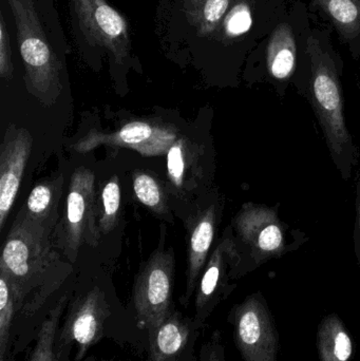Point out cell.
<instances>
[{"mask_svg":"<svg viewBox=\"0 0 360 361\" xmlns=\"http://www.w3.org/2000/svg\"><path fill=\"white\" fill-rule=\"evenodd\" d=\"M198 361H226L225 345L221 331H213L209 339L201 345Z\"/></svg>","mask_w":360,"mask_h":361,"instance_id":"cell-27","label":"cell"},{"mask_svg":"<svg viewBox=\"0 0 360 361\" xmlns=\"http://www.w3.org/2000/svg\"><path fill=\"white\" fill-rule=\"evenodd\" d=\"M185 150L186 144L184 140H175L167 152V167L171 183L175 187H181L185 176Z\"/></svg>","mask_w":360,"mask_h":361,"instance_id":"cell-23","label":"cell"},{"mask_svg":"<svg viewBox=\"0 0 360 361\" xmlns=\"http://www.w3.org/2000/svg\"><path fill=\"white\" fill-rule=\"evenodd\" d=\"M186 19L201 36L217 31L232 0H182Z\"/></svg>","mask_w":360,"mask_h":361,"instance_id":"cell-19","label":"cell"},{"mask_svg":"<svg viewBox=\"0 0 360 361\" xmlns=\"http://www.w3.org/2000/svg\"><path fill=\"white\" fill-rule=\"evenodd\" d=\"M308 53V78L297 87L312 106L336 171L348 182L359 164V149L347 126L340 68L333 57L318 44H311Z\"/></svg>","mask_w":360,"mask_h":361,"instance_id":"cell-3","label":"cell"},{"mask_svg":"<svg viewBox=\"0 0 360 361\" xmlns=\"http://www.w3.org/2000/svg\"><path fill=\"white\" fill-rule=\"evenodd\" d=\"M63 177L40 183L32 189L21 212L27 218L54 233L63 192Z\"/></svg>","mask_w":360,"mask_h":361,"instance_id":"cell-16","label":"cell"},{"mask_svg":"<svg viewBox=\"0 0 360 361\" xmlns=\"http://www.w3.org/2000/svg\"><path fill=\"white\" fill-rule=\"evenodd\" d=\"M103 214L99 219V227L101 235H107L116 228L120 207V187L118 177L114 176L105 185L101 193Z\"/></svg>","mask_w":360,"mask_h":361,"instance_id":"cell-21","label":"cell"},{"mask_svg":"<svg viewBox=\"0 0 360 361\" xmlns=\"http://www.w3.org/2000/svg\"><path fill=\"white\" fill-rule=\"evenodd\" d=\"M327 8L338 25H351L359 23L360 11L354 0H328Z\"/></svg>","mask_w":360,"mask_h":361,"instance_id":"cell-24","label":"cell"},{"mask_svg":"<svg viewBox=\"0 0 360 361\" xmlns=\"http://www.w3.org/2000/svg\"><path fill=\"white\" fill-rule=\"evenodd\" d=\"M0 75L4 80H11L13 75L10 34L2 13H0Z\"/></svg>","mask_w":360,"mask_h":361,"instance_id":"cell-26","label":"cell"},{"mask_svg":"<svg viewBox=\"0 0 360 361\" xmlns=\"http://www.w3.org/2000/svg\"><path fill=\"white\" fill-rule=\"evenodd\" d=\"M200 332L192 318L175 307L166 320L148 334V361H196L194 350Z\"/></svg>","mask_w":360,"mask_h":361,"instance_id":"cell-12","label":"cell"},{"mask_svg":"<svg viewBox=\"0 0 360 361\" xmlns=\"http://www.w3.org/2000/svg\"><path fill=\"white\" fill-rule=\"evenodd\" d=\"M0 273L8 279L16 300L15 356L27 347L25 334L35 337L40 313L67 279L70 267L55 250L53 231L30 220L20 210L2 250Z\"/></svg>","mask_w":360,"mask_h":361,"instance_id":"cell-1","label":"cell"},{"mask_svg":"<svg viewBox=\"0 0 360 361\" xmlns=\"http://www.w3.org/2000/svg\"><path fill=\"white\" fill-rule=\"evenodd\" d=\"M296 68V46L287 25H279L272 35L266 53V73L277 92L283 97Z\"/></svg>","mask_w":360,"mask_h":361,"instance_id":"cell-15","label":"cell"},{"mask_svg":"<svg viewBox=\"0 0 360 361\" xmlns=\"http://www.w3.org/2000/svg\"><path fill=\"white\" fill-rule=\"evenodd\" d=\"M70 299V293H66L51 307L34 337L35 345L27 361H57L54 352L55 341Z\"/></svg>","mask_w":360,"mask_h":361,"instance_id":"cell-18","label":"cell"},{"mask_svg":"<svg viewBox=\"0 0 360 361\" xmlns=\"http://www.w3.org/2000/svg\"><path fill=\"white\" fill-rule=\"evenodd\" d=\"M32 144L33 139L27 129L12 125L4 133L0 146V229L4 228L18 193Z\"/></svg>","mask_w":360,"mask_h":361,"instance_id":"cell-11","label":"cell"},{"mask_svg":"<svg viewBox=\"0 0 360 361\" xmlns=\"http://www.w3.org/2000/svg\"><path fill=\"white\" fill-rule=\"evenodd\" d=\"M70 1L74 33L80 46L108 55L116 65H126L132 50L127 19L107 0Z\"/></svg>","mask_w":360,"mask_h":361,"instance_id":"cell-6","label":"cell"},{"mask_svg":"<svg viewBox=\"0 0 360 361\" xmlns=\"http://www.w3.org/2000/svg\"><path fill=\"white\" fill-rule=\"evenodd\" d=\"M112 338L133 347L143 345L148 350V339L137 328L127 310L114 307L107 293L99 286L72 297L67 313L57 331L54 352L57 361H70L75 350L74 361H82L91 348L103 339Z\"/></svg>","mask_w":360,"mask_h":361,"instance_id":"cell-2","label":"cell"},{"mask_svg":"<svg viewBox=\"0 0 360 361\" xmlns=\"http://www.w3.org/2000/svg\"><path fill=\"white\" fill-rule=\"evenodd\" d=\"M175 137L170 131L158 128L150 123L135 121L110 135L91 131L76 144L75 150L80 154H85L93 148L105 145L133 148L146 156L159 154L175 143Z\"/></svg>","mask_w":360,"mask_h":361,"instance_id":"cell-13","label":"cell"},{"mask_svg":"<svg viewBox=\"0 0 360 361\" xmlns=\"http://www.w3.org/2000/svg\"><path fill=\"white\" fill-rule=\"evenodd\" d=\"M17 305L10 283L0 273V358L11 355Z\"/></svg>","mask_w":360,"mask_h":361,"instance_id":"cell-20","label":"cell"},{"mask_svg":"<svg viewBox=\"0 0 360 361\" xmlns=\"http://www.w3.org/2000/svg\"><path fill=\"white\" fill-rule=\"evenodd\" d=\"M30 91L48 105L61 93V63L46 37L33 0H8Z\"/></svg>","mask_w":360,"mask_h":361,"instance_id":"cell-5","label":"cell"},{"mask_svg":"<svg viewBox=\"0 0 360 361\" xmlns=\"http://www.w3.org/2000/svg\"><path fill=\"white\" fill-rule=\"evenodd\" d=\"M97 208L94 173L80 167L72 175L65 216L57 227V243L72 263L77 258L80 246L95 247L99 244L101 235L97 222Z\"/></svg>","mask_w":360,"mask_h":361,"instance_id":"cell-8","label":"cell"},{"mask_svg":"<svg viewBox=\"0 0 360 361\" xmlns=\"http://www.w3.org/2000/svg\"><path fill=\"white\" fill-rule=\"evenodd\" d=\"M0 361H14V356L8 355L6 356V357L0 358Z\"/></svg>","mask_w":360,"mask_h":361,"instance_id":"cell-29","label":"cell"},{"mask_svg":"<svg viewBox=\"0 0 360 361\" xmlns=\"http://www.w3.org/2000/svg\"><path fill=\"white\" fill-rule=\"evenodd\" d=\"M228 322L243 361H278V330L261 292L253 293L235 305Z\"/></svg>","mask_w":360,"mask_h":361,"instance_id":"cell-9","label":"cell"},{"mask_svg":"<svg viewBox=\"0 0 360 361\" xmlns=\"http://www.w3.org/2000/svg\"><path fill=\"white\" fill-rule=\"evenodd\" d=\"M239 260L234 233L228 229L207 261L194 293L192 322L198 330L205 328L216 307L236 288V284L230 283V280L232 279L230 273L236 269Z\"/></svg>","mask_w":360,"mask_h":361,"instance_id":"cell-10","label":"cell"},{"mask_svg":"<svg viewBox=\"0 0 360 361\" xmlns=\"http://www.w3.org/2000/svg\"><path fill=\"white\" fill-rule=\"evenodd\" d=\"M317 351L321 361H350L352 358V338L336 314L325 316L319 324Z\"/></svg>","mask_w":360,"mask_h":361,"instance_id":"cell-17","label":"cell"},{"mask_svg":"<svg viewBox=\"0 0 360 361\" xmlns=\"http://www.w3.org/2000/svg\"><path fill=\"white\" fill-rule=\"evenodd\" d=\"M232 228L240 257L230 273L232 279H239L268 261L283 258L309 241L306 233L281 220L279 205L247 202L232 219Z\"/></svg>","mask_w":360,"mask_h":361,"instance_id":"cell-4","label":"cell"},{"mask_svg":"<svg viewBox=\"0 0 360 361\" xmlns=\"http://www.w3.org/2000/svg\"><path fill=\"white\" fill-rule=\"evenodd\" d=\"M225 31L228 35L237 36L249 31L252 25V15L249 6L245 4H239L230 10L226 17Z\"/></svg>","mask_w":360,"mask_h":361,"instance_id":"cell-25","label":"cell"},{"mask_svg":"<svg viewBox=\"0 0 360 361\" xmlns=\"http://www.w3.org/2000/svg\"><path fill=\"white\" fill-rule=\"evenodd\" d=\"M217 222L218 207L216 204H211L202 212L198 223L192 229L188 250L185 292L180 300L184 307L190 305V300L196 293L199 280L207 263L209 250L215 239Z\"/></svg>","mask_w":360,"mask_h":361,"instance_id":"cell-14","label":"cell"},{"mask_svg":"<svg viewBox=\"0 0 360 361\" xmlns=\"http://www.w3.org/2000/svg\"><path fill=\"white\" fill-rule=\"evenodd\" d=\"M133 189L137 200L158 214L166 212V200L159 183L147 173H135Z\"/></svg>","mask_w":360,"mask_h":361,"instance_id":"cell-22","label":"cell"},{"mask_svg":"<svg viewBox=\"0 0 360 361\" xmlns=\"http://www.w3.org/2000/svg\"><path fill=\"white\" fill-rule=\"evenodd\" d=\"M355 225L353 231V242H354V252L357 263L360 267V164L359 173L356 178V200H355Z\"/></svg>","mask_w":360,"mask_h":361,"instance_id":"cell-28","label":"cell"},{"mask_svg":"<svg viewBox=\"0 0 360 361\" xmlns=\"http://www.w3.org/2000/svg\"><path fill=\"white\" fill-rule=\"evenodd\" d=\"M173 274V255L159 250L150 256L135 277L129 313L147 339L148 334L158 329L175 309Z\"/></svg>","mask_w":360,"mask_h":361,"instance_id":"cell-7","label":"cell"}]
</instances>
